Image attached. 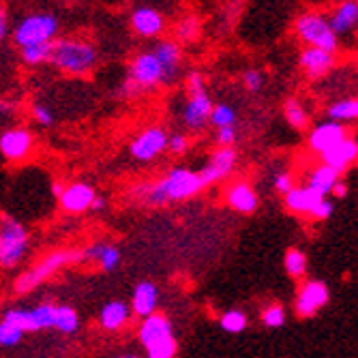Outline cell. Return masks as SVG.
Returning a JSON list of instances; mask_svg holds the SVG:
<instances>
[{"instance_id": "cell-48", "label": "cell", "mask_w": 358, "mask_h": 358, "mask_svg": "<svg viewBox=\"0 0 358 358\" xmlns=\"http://www.w3.org/2000/svg\"><path fill=\"white\" fill-rule=\"evenodd\" d=\"M106 208H108V200L103 198V195H96L94 202H92V206H90V213H101V210H106Z\"/></svg>"}, {"instance_id": "cell-43", "label": "cell", "mask_w": 358, "mask_h": 358, "mask_svg": "<svg viewBox=\"0 0 358 358\" xmlns=\"http://www.w3.org/2000/svg\"><path fill=\"white\" fill-rule=\"evenodd\" d=\"M333 210H335V204L329 200V198H324V200H320L313 208H311V217L313 219H317V221H324V219H329L331 215H333Z\"/></svg>"}, {"instance_id": "cell-26", "label": "cell", "mask_w": 358, "mask_h": 358, "mask_svg": "<svg viewBox=\"0 0 358 358\" xmlns=\"http://www.w3.org/2000/svg\"><path fill=\"white\" fill-rule=\"evenodd\" d=\"M339 176H341V174H339L337 170H333V168H329V166L320 164V166L313 168V172L309 174L305 187H309L313 193H317L320 198H329L331 191H333V187H335V182L339 180Z\"/></svg>"}, {"instance_id": "cell-11", "label": "cell", "mask_w": 358, "mask_h": 358, "mask_svg": "<svg viewBox=\"0 0 358 358\" xmlns=\"http://www.w3.org/2000/svg\"><path fill=\"white\" fill-rule=\"evenodd\" d=\"M238 166V152L236 148H215L208 159H206V164L198 170L204 187H215L223 180H227L234 170Z\"/></svg>"}, {"instance_id": "cell-21", "label": "cell", "mask_w": 358, "mask_h": 358, "mask_svg": "<svg viewBox=\"0 0 358 358\" xmlns=\"http://www.w3.org/2000/svg\"><path fill=\"white\" fill-rule=\"evenodd\" d=\"M348 138V131H345V127L339 124V122H322L317 124L311 136H309V148L317 155H324V152H329L333 146H337L339 142H343Z\"/></svg>"}, {"instance_id": "cell-10", "label": "cell", "mask_w": 358, "mask_h": 358, "mask_svg": "<svg viewBox=\"0 0 358 358\" xmlns=\"http://www.w3.org/2000/svg\"><path fill=\"white\" fill-rule=\"evenodd\" d=\"M168 140H170V131L166 127L161 124L144 127L129 142V155L136 161H140V164H152L161 155L168 152Z\"/></svg>"}, {"instance_id": "cell-44", "label": "cell", "mask_w": 358, "mask_h": 358, "mask_svg": "<svg viewBox=\"0 0 358 358\" xmlns=\"http://www.w3.org/2000/svg\"><path fill=\"white\" fill-rule=\"evenodd\" d=\"M273 185H275L277 193H283V195H285V193H289L292 189H294V178H292L289 172H281V174L275 176Z\"/></svg>"}, {"instance_id": "cell-6", "label": "cell", "mask_w": 358, "mask_h": 358, "mask_svg": "<svg viewBox=\"0 0 358 358\" xmlns=\"http://www.w3.org/2000/svg\"><path fill=\"white\" fill-rule=\"evenodd\" d=\"M159 86H164V69L155 56L152 50H142L138 52L127 69V80L120 86V96L122 99H136L140 94L152 92Z\"/></svg>"}, {"instance_id": "cell-1", "label": "cell", "mask_w": 358, "mask_h": 358, "mask_svg": "<svg viewBox=\"0 0 358 358\" xmlns=\"http://www.w3.org/2000/svg\"><path fill=\"white\" fill-rule=\"evenodd\" d=\"M204 189L206 187L198 170L187 166H174L157 178L136 182L129 189V198H131L134 204L144 208H164L198 198Z\"/></svg>"}, {"instance_id": "cell-31", "label": "cell", "mask_w": 358, "mask_h": 358, "mask_svg": "<svg viewBox=\"0 0 358 358\" xmlns=\"http://www.w3.org/2000/svg\"><path fill=\"white\" fill-rule=\"evenodd\" d=\"M219 327H221L225 333L238 335V333H243V331L249 327V317H247V313L241 311V309H227V311L221 313V317H219Z\"/></svg>"}, {"instance_id": "cell-32", "label": "cell", "mask_w": 358, "mask_h": 358, "mask_svg": "<svg viewBox=\"0 0 358 358\" xmlns=\"http://www.w3.org/2000/svg\"><path fill=\"white\" fill-rule=\"evenodd\" d=\"M30 311H32V320H35L37 333L54 329V313H56L54 301H41L35 307H30Z\"/></svg>"}, {"instance_id": "cell-49", "label": "cell", "mask_w": 358, "mask_h": 358, "mask_svg": "<svg viewBox=\"0 0 358 358\" xmlns=\"http://www.w3.org/2000/svg\"><path fill=\"white\" fill-rule=\"evenodd\" d=\"M52 191H54V195H56V198H60V193L64 191V182L56 180V182L52 185Z\"/></svg>"}, {"instance_id": "cell-24", "label": "cell", "mask_w": 358, "mask_h": 358, "mask_svg": "<svg viewBox=\"0 0 358 358\" xmlns=\"http://www.w3.org/2000/svg\"><path fill=\"white\" fill-rule=\"evenodd\" d=\"M327 20H329V26L337 37L354 30L358 24V0H343V3Z\"/></svg>"}, {"instance_id": "cell-36", "label": "cell", "mask_w": 358, "mask_h": 358, "mask_svg": "<svg viewBox=\"0 0 358 358\" xmlns=\"http://www.w3.org/2000/svg\"><path fill=\"white\" fill-rule=\"evenodd\" d=\"M215 129H223V127H236V110L230 103H215L213 112H210V120H208Z\"/></svg>"}, {"instance_id": "cell-30", "label": "cell", "mask_w": 358, "mask_h": 358, "mask_svg": "<svg viewBox=\"0 0 358 358\" xmlns=\"http://www.w3.org/2000/svg\"><path fill=\"white\" fill-rule=\"evenodd\" d=\"M283 266H285V273H287L289 277H294V279L305 277L307 266H309L305 251L294 249V247L287 249V251H285V257H283Z\"/></svg>"}, {"instance_id": "cell-19", "label": "cell", "mask_w": 358, "mask_h": 358, "mask_svg": "<svg viewBox=\"0 0 358 358\" xmlns=\"http://www.w3.org/2000/svg\"><path fill=\"white\" fill-rule=\"evenodd\" d=\"M134 320V313H131V307H129L127 301H120V299H114V301H108L101 311H99V329L106 331V333H120L124 331L129 324Z\"/></svg>"}, {"instance_id": "cell-20", "label": "cell", "mask_w": 358, "mask_h": 358, "mask_svg": "<svg viewBox=\"0 0 358 358\" xmlns=\"http://www.w3.org/2000/svg\"><path fill=\"white\" fill-rule=\"evenodd\" d=\"M131 28L142 39H157L166 30V17L155 7H138L131 13Z\"/></svg>"}, {"instance_id": "cell-29", "label": "cell", "mask_w": 358, "mask_h": 358, "mask_svg": "<svg viewBox=\"0 0 358 358\" xmlns=\"http://www.w3.org/2000/svg\"><path fill=\"white\" fill-rule=\"evenodd\" d=\"M283 114H285V120L292 129H296V131H305V129L309 127V114L307 110L303 108V103L299 99H294V96H289V99L285 101L283 106Z\"/></svg>"}, {"instance_id": "cell-25", "label": "cell", "mask_w": 358, "mask_h": 358, "mask_svg": "<svg viewBox=\"0 0 358 358\" xmlns=\"http://www.w3.org/2000/svg\"><path fill=\"white\" fill-rule=\"evenodd\" d=\"M285 198V206H287V210L289 213H296V215H309L311 213V208L320 202V200H324V198H320L317 193H313L309 187H294L289 193H285L283 195Z\"/></svg>"}, {"instance_id": "cell-16", "label": "cell", "mask_w": 358, "mask_h": 358, "mask_svg": "<svg viewBox=\"0 0 358 358\" xmlns=\"http://www.w3.org/2000/svg\"><path fill=\"white\" fill-rule=\"evenodd\" d=\"M223 202L238 215H253L259 208V195L247 180H232L223 191Z\"/></svg>"}, {"instance_id": "cell-3", "label": "cell", "mask_w": 358, "mask_h": 358, "mask_svg": "<svg viewBox=\"0 0 358 358\" xmlns=\"http://www.w3.org/2000/svg\"><path fill=\"white\" fill-rule=\"evenodd\" d=\"M99 62L96 48L80 37H56L52 41L50 64L64 76L82 78L94 71Z\"/></svg>"}, {"instance_id": "cell-14", "label": "cell", "mask_w": 358, "mask_h": 358, "mask_svg": "<svg viewBox=\"0 0 358 358\" xmlns=\"http://www.w3.org/2000/svg\"><path fill=\"white\" fill-rule=\"evenodd\" d=\"M331 301L329 285L324 281H305L303 287L299 289V296L294 303V311L299 317L309 320L313 317L322 307H327Z\"/></svg>"}, {"instance_id": "cell-45", "label": "cell", "mask_w": 358, "mask_h": 358, "mask_svg": "<svg viewBox=\"0 0 358 358\" xmlns=\"http://www.w3.org/2000/svg\"><path fill=\"white\" fill-rule=\"evenodd\" d=\"M11 32V24H9V13L7 9L0 7V41H5Z\"/></svg>"}, {"instance_id": "cell-22", "label": "cell", "mask_w": 358, "mask_h": 358, "mask_svg": "<svg viewBox=\"0 0 358 358\" xmlns=\"http://www.w3.org/2000/svg\"><path fill=\"white\" fill-rule=\"evenodd\" d=\"M299 64L309 80H320L324 76H329V71L335 67V54H329L317 48H305L301 52Z\"/></svg>"}, {"instance_id": "cell-47", "label": "cell", "mask_w": 358, "mask_h": 358, "mask_svg": "<svg viewBox=\"0 0 358 358\" xmlns=\"http://www.w3.org/2000/svg\"><path fill=\"white\" fill-rule=\"evenodd\" d=\"M331 195H335L337 200L345 198V195H348V185H345L343 180H337L335 187H333V191H331Z\"/></svg>"}, {"instance_id": "cell-46", "label": "cell", "mask_w": 358, "mask_h": 358, "mask_svg": "<svg viewBox=\"0 0 358 358\" xmlns=\"http://www.w3.org/2000/svg\"><path fill=\"white\" fill-rule=\"evenodd\" d=\"M15 110H17L15 101H11V99H0V116H11V114H15Z\"/></svg>"}, {"instance_id": "cell-4", "label": "cell", "mask_w": 358, "mask_h": 358, "mask_svg": "<svg viewBox=\"0 0 358 358\" xmlns=\"http://www.w3.org/2000/svg\"><path fill=\"white\" fill-rule=\"evenodd\" d=\"M138 341L144 348V358H176L178 354L174 324L161 311L140 320Z\"/></svg>"}, {"instance_id": "cell-7", "label": "cell", "mask_w": 358, "mask_h": 358, "mask_svg": "<svg viewBox=\"0 0 358 358\" xmlns=\"http://www.w3.org/2000/svg\"><path fill=\"white\" fill-rule=\"evenodd\" d=\"M28 249L30 234L26 225L11 215L0 217V268L15 271L26 259Z\"/></svg>"}, {"instance_id": "cell-34", "label": "cell", "mask_w": 358, "mask_h": 358, "mask_svg": "<svg viewBox=\"0 0 358 358\" xmlns=\"http://www.w3.org/2000/svg\"><path fill=\"white\" fill-rule=\"evenodd\" d=\"M3 317L13 322L15 327H20L26 335L28 333H37V327H35V320H32V311L30 309H24V307H9L7 311H3Z\"/></svg>"}, {"instance_id": "cell-2", "label": "cell", "mask_w": 358, "mask_h": 358, "mask_svg": "<svg viewBox=\"0 0 358 358\" xmlns=\"http://www.w3.org/2000/svg\"><path fill=\"white\" fill-rule=\"evenodd\" d=\"M84 262V247H60V249H52L45 255H41L39 259H35L26 271H22L15 279H13V292L17 296L30 294L37 287H41L45 281H50L52 277H56L60 271L69 268V266H78Z\"/></svg>"}, {"instance_id": "cell-18", "label": "cell", "mask_w": 358, "mask_h": 358, "mask_svg": "<svg viewBox=\"0 0 358 358\" xmlns=\"http://www.w3.org/2000/svg\"><path fill=\"white\" fill-rule=\"evenodd\" d=\"M84 262L94 264L103 273H114L122 264V253L114 243L94 241L88 247H84Z\"/></svg>"}, {"instance_id": "cell-27", "label": "cell", "mask_w": 358, "mask_h": 358, "mask_svg": "<svg viewBox=\"0 0 358 358\" xmlns=\"http://www.w3.org/2000/svg\"><path fill=\"white\" fill-rule=\"evenodd\" d=\"M82 327V320L76 307L71 305H58L56 303V313H54V331L60 335H76Z\"/></svg>"}, {"instance_id": "cell-15", "label": "cell", "mask_w": 358, "mask_h": 358, "mask_svg": "<svg viewBox=\"0 0 358 358\" xmlns=\"http://www.w3.org/2000/svg\"><path fill=\"white\" fill-rule=\"evenodd\" d=\"M164 69V86L176 84L182 69V50L174 39H161L150 48Z\"/></svg>"}, {"instance_id": "cell-40", "label": "cell", "mask_w": 358, "mask_h": 358, "mask_svg": "<svg viewBox=\"0 0 358 358\" xmlns=\"http://www.w3.org/2000/svg\"><path fill=\"white\" fill-rule=\"evenodd\" d=\"M30 118L35 120L39 127H52L54 124V112L48 108V106H43V103H32L30 106Z\"/></svg>"}, {"instance_id": "cell-9", "label": "cell", "mask_w": 358, "mask_h": 358, "mask_svg": "<svg viewBox=\"0 0 358 358\" xmlns=\"http://www.w3.org/2000/svg\"><path fill=\"white\" fill-rule=\"evenodd\" d=\"M294 30H296L299 39L307 48H317L329 54H335L339 48V37L331 30L329 20L322 13L307 11V13L299 15V20L294 22Z\"/></svg>"}, {"instance_id": "cell-23", "label": "cell", "mask_w": 358, "mask_h": 358, "mask_svg": "<svg viewBox=\"0 0 358 358\" xmlns=\"http://www.w3.org/2000/svg\"><path fill=\"white\" fill-rule=\"evenodd\" d=\"M356 161H358V142L352 138H345L343 142L333 146L329 152L322 155V164L337 170L339 174L345 172L348 168H352Z\"/></svg>"}, {"instance_id": "cell-13", "label": "cell", "mask_w": 358, "mask_h": 358, "mask_svg": "<svg viewBox=\"0 0 358 358\" xmlns=\"http://www.w3.org/2000/svg\"><path fill=\"white\" fill-rule=\"evenodd\" d=\"M96 189L86 182V180H73L64 185V191L60 193L58 204L62 208V213L67 215H84L90 210L94 198H96Z\"/></svg>"}, {"instance_id": "cell-12", "label": "cell", "mask_w": 358, "mask_h": 358, "mask_svg": "<svg viewBox=\"0 0 358 358\" xmlns=\"http://www.w3.org/2000/svg\"><path fill=\"white\" fill-rule=\"evenodd\" d=\"M35 150V136L28 127H9L0 134V155L9 164H22Z\"/></svg>"}, {"instance_id": "cell-37", "label": "cell", "mask_w": 358, "mask_h": 358, "mask_svg": "<svg viewBox=\"0 0 358 358\" xmlns=\"http://www.w3.org/2000/svg\"><path fill=\"white\" fill-rule=\"evenodd\" d=\"M50 52H52V43L24 48L22 50V62L28 64V67H39V64L50 62Z\"/></svg>"}, {"instance_id": "cell-42", "label": "cell", "mask_w": 358, "mask_h": 358, "mask_svg": "<svg viewBox=\"0 0 358 358\" xmlns=\"http://www.w3.org/2000/svg\"><path fill=\"white\" fill-rule=\"evenodd\" d=\"M215 144L217 148H232L236 144V127L215 129Z\"/></svg>"}, {"instance_id": "cell-17", "label": "cell", "mask_w": 358, "mask_h": 358, "mask_svg": "<svg viewBox=\"0 0 358 358\" xmlns=\"http://www.w3.org/2000/svg\"><path fill=\"white\" fill-rule=\"evenodd\" d=\"M161 305V289L155 281L150 279H142L136 283L134 292H131V301H129V307H131L134 317H148L152 313L159 311Z\"/></svg>"}, {"instance_id": "cell-5", "label": "cell", "mask_w": 358, "mask_h": 358, "mask_svg": "<svg viewBox=\"0 0 358 358\" xmlns=\"http://www.w3.org/2000/svg\"><path fill=\"white\" fill-rule=\"evenodd\" d=\"M187 99L185 106L180 110V120L185 124L187 131L191 134H200L208 127L210 120V112H213V99H210V92L206 88V78L202 71L193 69L187 73Z\"/></svg>"}, {"instance_id": "cell-33", "label": "cell", "mask_w": 358, "mask_h": 358, "mask_svg": "<svg viewBox=\"0 0 358 358\" xmlns=\"http://www.w3.org/2000/svg\"><path fill=\"white\" fill-rule=\"evenodd\" d=\"M329 118L333 122H350V120H356L358 118V99H343V101H337L333 106H329Z\"/></svg>"}, {"instance_id": "cell-38", "label": "cell", "mask_w": 358, "mask_h": 358, "mask_svg": "<svg viewBox=\"0 0 358 358\" xmlns=\"http://www.w3.org/2000/svg\"><path fill=\"white\" fill-rule=\"evenodd\" d=\"M285 322H287V313L281 303H273L262 311V324L266 329H281L285 327Z\"/></svg>"}, {"instance_id": "cell-8", "label": "cell", "mask_w": 358, "mask_h": 358, "mask_svg": "<svg viewBox=\"0 0 358 358\" xmlns=\"http://www.w3.org/2000/svg\"><path fill=\"white\" fill-rule=\"evenodd\" d=\"M13 43L24 50L30 45L52 43L58 35V20L52 13H28L13 28Z\"/></svg>"}, {"instance_id": "cell-50", "label": "cell", "mask_w": 358, "mask_h": 358, "mask_svg": "<svg viewBox=\"0 0 358 358\" xmlns=\"http://www.w3.org/2000/svg\"><path fill=\"white\" fill-rule=\"evenodd\" d=\"M116 358H144V356H140V354H120Z\"/></svg>"}, {"instance_id": "cell-28", "label": "cell", "mask_w": 358, "mask_h": 358, "mask_svg": "<svg viewBox=\"0 0 358 358\" xmlns=\"http://www.w3.org/2000/svg\"><path fill=\"white\" fill-rule=\"evenodd\" d=\"M200 20L195 15H185L176 22L174 26V41L180 45V43H193L198 41L200 37Z\"/></svg>"}, {"instance_id": "cell-35", "label": "cell", "mask_w": 358, "mask_h": 358, "mask_svg": "<svg viewBox=\"0 0 358 358\" xmlns=\"http://www.w3.org/2000/svg\"><path fill=\"white\" fill-rule=\"evenodd\" d=\"M24 337H26V333L20 327H15L13 322H9L5 317H0V348H5V350L17 348L24 341Z\"/></svg>"}, {"instance_id": "cell-39", "label": "cell", "mask_w": 358, "mask_h": 358, "mask_svg": "<svg viewBox=\"0 0 358 358\" xmlns=\"http://www.w3.org/2000/svg\"><path fill=\"white\" fill-rule=\"evenodd\" d=\"M189 148H191V138L187 134H180V131L170 134V140H168V152L170 155L182 157V155L189 152Z\"/></svg>"}, {"instance_id": "cell-41", "label": "cell", "mask_w": 358, "mask_h": 358, "mask_svg": "<svg viewBox=\"0 0 358 358\" xmlns=\"http://www.w3.org/2000/svg\"><path fill=\"white\" fill-rule=\"evenodd\" d=\"M243 86L249 90V92H259L264 88V73L259 69H247L243 73Z\"/></svg>"}]
</instances>
